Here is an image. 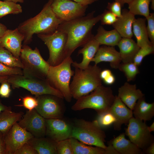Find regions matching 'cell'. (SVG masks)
Wrapping results in <instances>:
<instances>
[{"instance_id":"35","label":"cell","mask_w":154,"mask_h":154,"mask_svg":"<svg viewBox=\"0 0 154 154\" xmlns=\"http://www.w3.org/2000/svg\"><path fill=\"white\" fill-rule=\"evenodd\" d=\"M98 115L96 120L102 128L109 126L116 121L114 115L108 110Z\"/></svg>"},{"instance_id":"36","label":"cell","mask_w":154,"mask_h":154,"mask_svg":"<svg viewBox=\"0 0 154 154\" xmlns=\"http://www.w3.org/2000/svg\"><path fill=\"white\" fill-rule=\"evenodd\" d=\"M21 69L18 67H10L0 63V76L23 75V71Z\"/></svg>"},{"instance_id":"52","label":"cell","mask_w":154,"mask_h":154,"mask_svg":"<svg viewBox=\"0 0 154 154\" xmlns=\"http://www.w3.org/2000/svg\"><path fill=\"white\" fill-rule=\"evenodd\" d=\"M9 76H0V83H1L3 82L7 81Z\"/></svg>"},{"instance_id":"43","label":"cell","mask_w":154,"mask_h":154,"mask_svg":"<svg viewBox=\"0 0 154 154\" xmlns=\"http://www.w3.org/2000/svg\"><path fill=\"white\" fill-rule=\"evenodd\" d=\"M10 84L7 81L1 83L0 86V97L3 98H8L10 96L11 90Z\"/></svg>"},{"instance_id":"44","label":"cell","mask_w":154,"mask_h":154,"mask_svg":"<svg viewBox=\"0 0 154 154\" xmlns=\"http://www.w3.org/2000/svg\"><path fill=\"white\" fill-rule=\"evenodd\" d=\"M5 135L0 131V154H6Z\"/></svg>"},{"instance_id":"8","label":"cell","mask_w":154,"mask_h":154,"mask_svg":"<svg viewBox=\"0 0 154 154\" xmlns=\"http://www.w3.org/2000/svg\"><path fill=\"white\" fill-rule=\"evenodd\" d=\"M20 58L23 66V75L46 78L50 65L44 59L37 48L33 50L23 45Z\"/></svg>"},{"instance_id":"29","label":"cell","mask_w":154,"mask_h":154,"mask_svg":"<svg viewBox=\"0 0 154 154\" xmlns=\"http://www.w3.org/2000/svg\"><path fill=\"white\" fill-rule=\"evenodd\" d=\"M23 114L22 112H13L11 109L2 111L0 114V131L5 135L13 125L22 118Z\"/></svg>"},{"instance_id":"28","label":"cell","mask_w":154,"mask_h":154,"mask_svg":"<svg viewBox=\"0 0 154 154\" xmlns=\"http://www.w3.org/2000/svg\"><path fill=\"white\" fill-rule=\"evenodd\" d=\"M146 20L145 18H135L132 24L133 34L136 38L137 44L140 48L148 44H153L147 35Z\"/></svg>"},{"instance_id":"13","label":"cell","mask_w":154,"mask_h":154,"mask_svg":"<svg viewBox=\"0 0 154 154\" xmlns=\"http://www.w3.org/2000/svg\"><path fill=\"white\" fill-rule=\"evenodd\" d=\"M34 137L16 122L5 135L6 154H15L23 145Z\"/></svg>"},{"instance_id":"32","label":"cell","mask_w":154,"mask_h":154,"mask_svg":"<svg viewBox=\"0 0 154 154\" xmlns=\"http://www.w3.org/2000/svg\"><path fill=\"white\" fill-rule=\"evenodd\" d=\"M22 12L21 6L17 3L4 1L0 4V19L9 14H17Z\"/></svg>"},{"instance_id":"12","label":"cell","mask_w":154,"mask_h":154,"mask_svg":"<svg viewBox=\"0 0 154 154\" xmlns=\"http://www.w3.org/2000/svg\"><path fill=\"white\" fill-rule=\"evenodd\" d=\"M38 104L35 109L45 119L62 118L63 108L61 99L57 96L45 94L36 97Z\"/></svg>"},{"instance_id":"33","label":"cell","mask_w":154,"mask_h":154,"mask_svg":"<svg viewBox=\"0 0 154 154\" xmlns=\"http://www.w3.org/2000/svg\"><path fill=\"white\" fill-rule=\"evenodd\" d=\"M137 66L133 62L120 64L118 69L125 74L128 82L132 80L139 73Z\"/></svg>"},{"instance_id":"26","label":"cell","mask_w":154,"mask_h":154,"mask_svg":"<svg viewBox=\"0 0 154 154\" xmlns=\"http://www.w3.org/2000/svg\"><path fill=\"white\" fill-rule=\"evenodd\" d=\"M132 111L134 117L145 122L150 121L154 116V103H147L143 96L137 100Z\"/></svg>"},{"instance_id":"19","label":"cell","mask_w":154,"mask_h":154,"mask_svg":"<svg viewBox=\"0 0 154 154\" xmlns=\"http://www.w3.org/2000/svg\"><path fill=\"white\" fill-rule=\"evenodd\" d=\"M144 94L135 84H130L127 82L119 87L117 96L130 110H133L137 100L143 97Z\"/></svg>"},{"instance_id":"20","label":"cell","mask_w":154,"mask_h":154,"mask_svg":"<svg viewBox=\"0 0 154 154\" xmlns=\"http://www.w3.org/2000/svg\"><path fill=\"white\" fill-rule=\"evenodd\" d=\"M70 138L73 154H118L109 143L104 148L86 144L73 137Z\"/></svg>"},{"instance_id":"46","label":"cell","mask_w":154,"mask_h":154,"mask_svg":"<svg viewBox=\"0 0 154 154\" xmlns=\"http://www.w3.org/2000/svg\"><path fill=\"white\" fill-rule=\"evenodd\" d=\"M76 2L84 5L88 6L98 0H72Z\"/></svg>"},{"instance_id":"14","label":"cell","mask_w":154,"mask_h":154,"mask_svg":"<svg viewBox=\"0 0 154 154\" xmlns=\"http://www.w3.org/2000/svg\"><path fill=\"white\" fill-rule=\"evenodd\" d=\"M18 123L35 137L40 138L45 136V119L35 109L31 111H27Z\"/></svg>"},{"instance_id":"27","label":"cell","mask_w":154,"mask_h":154,"mask_svg":"<svg viewBox=\"0 0 154 154\" xmlns=\"http://www.w3.org/2000/svg\"><path fill=\"white\" fill-rule=\"evenodd\" d=\"M122 38L115 29L107 31L101 26L99 27L97 30V34L94 36V38L98 42L100 45L112 46L117 45Z\"/></svg>"},{"instance_id":"9","label":"cell","mask_w":154,"mask_h":154,"mask_svg":"<svg viewBox=\"0 0 154 154\" xmlns=\"http://www.w3.org/2000/svg\"><path fill=\"white\" fill-rule=\"evenodd\" d=\"M47 46L49 52L47 62L51 66L60 63L65 58V49L67 37L66 33L56 29L48 34H37Z\"/></svg>"},{"instance_id":"23","label":"cell","mask_w":154,"mask_h":154,"mask_svg":"<svg viewBox=\"0 0 154 154\" xmlns=\"http://www.w3.org/2000/svg\"><path fill=\"white\" fill-rule=\"evenodd\" d=\"M117 46L123 63L133 62L134 58L140 47L131 38H122Z\"/></svg>"},{"instance_id":"15","label":"cell","mask_w":154,"mask_h":154,"mask_svg":"<svg viewBox=\"0 0 154 154\" xmlns=\"http://www.w3.org/2000/svg\"><path fill=\"white\" fill-rule=\"evenodd\" d=\"M46 135L57 142L71 137L72 125L62 118L45 119Z\"/></svg>"},{"instance_id":"41","label":"cell","mask_w":154,"mask_h":154,"mask_svg":"<svg viewBox=\"0 0 154 154\" xmlns=\"http://www.w3.org/2000/svg\"><path fill=\"white\" fill-rule=\"evenodd\" d=\"M121 7L120 4L116 1L112 3H108L107 7L108 10L117 17H119L121 16Z\"/></svg>"},{"instance_id":"18","label":"cell","mask_w":154,"mask_h":154,"mask_svg":"<svg viewBox=\"0 0 154 154\" xmlns=\"http://www.w3.org/2000/svg\"><path fill=\"white\" fill-rule=\"evenodd\" d=\"M92 62L96 65L101 62H108L112 67L117 69L121 61L119 52L114 46L103 45L100 46Z\"/></svg>"},{"instance_id":"53","label":"cell","mask_w":154,"mask_h":154,"mask_svg":"<svg viewBox=\"0 0 154 154\" xmlns=\"http://www.w3.org/2000/svg\"><path fill=\"white\" fill-rule=\"evenodd\" d=\"M4 1H12L15 3H17V2L23 3L24 1L23 0H4Z\"/></svg>"},{"instance_id":"37","label":"cell","mask_w":154,"mask_h":154,"mask_svg":"<svg viewBox=\"0 0 154 154\" xmlns=\"http://www.w3.org/2000/svg\"><path fill=\"white\" fill-rule=\"evenodd\" d=\"M58 154H73L70 138L57 142Z\"/></svg>"},{"instance_id":"47","label":"cell","mask_w":154,"mask_h":154,"mask_svg":"<svg viewBox=\"0 0 154 154\" xmlns=\"http://www.w3.org/2000/svg\"><path fill=\"white\" fill-rule=\"evenodd\" d=\"M144 151L147 154H154V142L150 144Z\"/></svg>"},{"instance_id":"51","label":"cell","mask_w":154,"mask_h":154,"mask_svg":"<svg viewBox=\"0 0 154 154\" xmlns=\"http://www.w3.org/2000/svg\"><path fill=\"white\" fill-rule=\"evenodd\" d=\"M148 128L149 131L151 132L154 131V122H153L152 124L149 126H148Z\"/></svg>"},{"instance_id":"3","label":"cell","mask_w":154,"mask_h":154,"mask_svg":"<svg viewBox=\"0 0 154 154\" xmlns=\"http://www.w3.org/2000/svg\"><path fill=\"white\" fill-rule=\"evenodd\" d=\"M101 69L97 65H90L84 69L75 68L70 88L72 98L76 100L89 94L102 85Z\"/></svg>"},{"instance_id":"42","label":"cell","mask_w":154,"mask_h":154,"mask_svg":"<svg viewBox=\"0 0 154 154\" xmlns=\"http://www.w3.org/2000/svg\"><path fill=\"white\" fill-rule=\"evenodd\" d=\"M15 154H38L37 151L28 143L23 145L15 153Z\"/></svg>"},{"instance_id":"39","label":"cell","mask_w":154,"mask_h":154,"mask_svg":"<svg viewBox=\"0 0 154 154\" xmlns=\"http://www.w3.org/2000/svg\"><path fill=\"white\" fill-rule=\"evenodd\" d=\"M117 17L108 10H105L101 14L100 21L102 25H112L117 20Z\"/></svg>"},{"instance_id":"49","label":"cell","mask_w":154,"mask_h":154,"mask_svg":"<svg viewBox=\"0 0 154 154\" xmlns=\"http://www.w3.org/2000/svg\"><path fill=\"white\" fill-rule=\"evenodd\" d=\"M11 109V107L7 106L3 104L0 99V114L3 111Z\"/></svg>"},{"instance_id":"45","label":"cell","mask_w":154,"mask_h":154,"mask_svg":"<svg viewBox=\"0 0 154 154\" xmlns=\"http://www.w3.org/2000/svg\"><path fill=\"white\" fill-rule=\"evenodd\" d=\"M102 80L107 85H111L113 84L115 80V77L112 73L107 76Z\"/></svg>"},{"instance_id":"21","label":"cell","mask_w":154,"mask_h":154,"mask_svg":"<svg viewBox=\"0 0 154 154\" xmlns=\"http://www.w3.org/2000/svg\"><path fill=\"white\" fill-rule=\"evenodd\" d=\"M135 19L134 15L124 9L122 11L121 16L117 17L112 26L122 38H131L133 36L132 24Z\"/></svg>"},{"instance_id":"17","label":"cell","mask_w":154,"mask_h":154,"mask_svg":"<svg viewBox=\"0 0 154 154\" xmlns=\"http://www.w3.org/2000/svg\"><path fill=\"white\" fill-rule=\"evenodd\" d=\"M114 116L116 119L113 124L114 129L119 131L122 124L128 123L130 119L133 117V111L130 110L117 96L108 110Z\"/></svg>"},{"instance_id":"5","label":"cell","mask_w":154,"mask_h":154,"mask_svg":"<svg viewBox=\"0 0 154 154\" xmlns=\"http://www.w3.org/2000/svg\"><path fill=\"white\" fill-rule=\"evenodd\" d=\"M71 137L86 144L105 148L106 135L96 120L92 121L77 119L72 125Z\"/></svg>"},{"instance_id":"34","label":"cell","mask_w":154,"mask_h":154,"mask_svg":"<svg viewBox=\"0 0 154 154\" xmlns=\"http://www.w3.org/2000/svg\"><path fill=\"white\" fill-rule=\"evenodd\" d=\"M154 51V45L148 44L140 48L135 55L133 62L137 66L141 63L144 58L147 56L153 53Z\"/></svg>"},{"instance_id":"31","label":"cell","mask_w":154,"mask_h":154,"mask_svg":"<svg viewBox=\"0 0 154 154\" xmlns=\"http://www.w3.org/2000/svg\"><path fill=\"white\" fill-rule=\"evenodd\" d=\"M0 63L11 67L23 69V66L20 58H17L9 51L0 45Z\"/></svg>"},{"instance_id":"25","label":"cell","mask_w":154,"mask_h":154,"mask_svg":"<svg viewBox=\"0 0 154 154\" xmlns=\"http://www.w3.org/2000/svg\"><path fill=\"white\" fill-rule=\"evenodd\" d=\"M27 143L33 147L38 154H58L57 142L47 137H34Z\"/></svg>"},{"instance_id":"24","label":"cell","mask_w":154,"mask_h":154,"mask_svg":"<svg viewBox=\"0 0 154 154\" xmlns=\"http://www.w3.org/2000/svg\"><path fill=\"white\" fill-rule=\"evenodd\" d=\"M125 133H122L112 139L109 143L113 146L119 154H141L143 153L130 140L125 137Z\"/></svg>"},{"instance_id":"38","label":"cell","mask_w":154,"mask_h":154,"mask_svg":"<svg viewBox=\"0 0 154 154\" xmlns=\"http://www.w3.org/2000/svg\"><path fill=\"white\" fill-rule=\"evenodd\" d=\"M38 102L36 98L27 96L22 98V104L17 105V106H23L28 110H33L37 107Z\"/></svg>"},{"instance_id":"50","label":"cell","mask_w":154,"mask_h":154,"mask_svg":"<svg viewBox=\"0 0 154 154\" xmlns=\"http://www.w3.org/2000/svg\"><path fill=\"white\" fill-rule=\"evenodd\" d=\"M115 1L119 3L121 5L122 7H123L124 4L127 3L128 4L133 0H114Z\"/></svg>"},{"instance_id":"7","label":"cell","mask_w":154,"mask_h":154,"mask_svg":"<svg viewBox=\"0 0 154 154\" xmlns=\"http://www.w3.org/2000/svg\"><path fill=\"white\" fill-rule=\"evenodd\" d=\"M7 81L13 89L24 88L36 97L49 94L64 99L61 93L52 86L46 78L18 75L9 76Z\"/></svg>"},{"instance_id":"16","label":"cell","mask_w":154,"mask_h":154,"mask_svg":"<svg viewBox=\"0 0 154 154\" xmlns=\"http://www.w3.org/2000/svg\"><path fill=\"white\" fill-rule=\"evenodd\" d=\"M24 36L17 28L7 29L0 38V45L10 52L15 57L20 58Z\"/></svg>"},{"instance_id":"48","label":"cell","mask_w":154,"mask_h":154,"mask_svg":"<svg viewBox=\"0 0 154 154\" xmlns=\"http://www.w3.org/2000/svg\"><path fill=\"white\" fill-rule=\"evenodd\" d=\"M7 29L6 27L4 24L0 23V38L4 34Z\"/></svg>"},{"instance_id":"40","label":"cell","mask_w":154,"mask_h":154,"mask_svg":"<svg viewBox=\"0 0 154 154\" xmlns=\"http://www.w3.org/2000/svg\"><path fill=\"white\" fill-rule=\"evenodd\" d=\"M146 19L147 23L146 29L148 37L151 42L154 45V13H150Z\"/></svg>"},{"instance_id":"54","label":"cell","mask_w":154,"mask_h":154,"mask_svg":"<svg viewBox=\"0 0 154 154\" xmlns=\"http://www.w3.org/2000/svg\"><path fill=\"white\" fill-rule=\"evenodd\" d=\"M1 2H2V1H1V0H0V4H1Z\"/></svg>"},{"instance_id":"22","label":"cell","mask_w":154,"mask_h":154,"mask_svg":"<svg viewBox=\"0 0 154 154\" xmlns=\"http://www.w3.org/2000/svg\"><path fill=\"white\" fill-rule=\"evenodd\" d=\"M100 44L94 37L85 44L79 50L78 54H82L83 59L81 62H73L72 65L75 68L84 69L87 68L98 49Z\"/></svg>"},{"instance_id":"4","label":"cell","mask_w":154,"mask_h":154,"mask_svg":"<svg viewBox=\"0 0 154 154\" xmlns=\"http://www.w3.org/2000/svg\"><path fill=\"white\" fill-rule=\"evenodd\" d=\"M115 96L110 87L102 84L96 88L90 94L77 100L72 107V110L80 111L86 108L95 110L99 115L108 111L112 105Z\"/></svg>"},{"instance_id":"11","label":"cell","mask_w":154,"mask_h":154,"mask_svg":"<svg viewBox=\"0 0 154 154\" xmlns=\"http://www.w3.org/2000/svg\"><path fill=\"white\" fill-rule=\"evenodd\" d=\"M88 7L70 0H53L51 4L54 12L63 22L84 16Z\"/></svg>"},{"instance_id":"1","label":"cell","mask_w":154,"mask_h":154,"mask_svg":"<svg viewBox=\"0 0 154 154\" xmlns=\"http://www.w3.org/2000/svg\"><path fill=\"white\" fill-rule=\"evenodd\" d=\"M94 13L93 11L86 16L63 22L58 26L57 29L66 33L67 37L65 58L70 56L77 48L82 46L94 37L92 29L101 17V14L94 16Z\"/></svg>"},{"instance_id":"6","label":"cell","mask_w":154,"mask_h":154,"mask_svg":"<svg viewBox=\"0 0 154 154\" xmlns=\"http://www.w3.org/2000/svg\"><path fill=\"white\" fill-rule=\"evenodd\" d=\"M73 61L70 56L65 58L60 63L50 66L46 79L54 87L60 92L64 98L70 102L72 98L70 85V80L74 73L71 66Z\"/></svg>"},{"instance_id":"10","label":"cell","mask_w":154,"mask_h":154,"mask_svg":"<svg viewBox=\"0 0 154 154\" xmlns=\"http://www.w3.org/2000/svg\"><path fill=\"white\" fill-rule=\"evenodd\" d=\"M125 133L131 141L143 151L154 142L145 122L133 117L129 120Z\"/></svg>"},{"instance_id":"30","label":"cell","mask_w":154,"mask_h":154,"mask_svg":"<svg viewBox=\"0 0 154 154\" xmlns=\"http://www.w3.org/2000/svg\"><path fill=\"white\" fill-rule=\"evenodd\" d=\"M154 0H133L128 4L129 11L134 15L144 16L145 18L150 14L149 5L151 2V8L154 10Z\"/></svg>"},{"instance_id":"2","label":"cell","mask_w":154,"mask_h":154,"mask_svg":"<svg viewBox=\"0 0 154 154\" xmlns=\"http://www.w3.org/2000/svg\"><path fill=\"white\" fill-rule=\"evenodd\" d=\"M52 1L49 0L41 11L36 16L19 24L17 28L24 36L23 45L30 43L34 34L52 32L63 22L52 11L51 7Z\"/></svg>"}]
</instances>
